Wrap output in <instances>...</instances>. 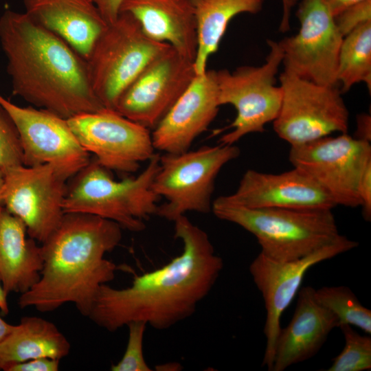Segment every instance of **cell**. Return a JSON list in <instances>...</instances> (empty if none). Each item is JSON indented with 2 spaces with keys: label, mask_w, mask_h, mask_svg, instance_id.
I'll return each instance as SVG.
<instances>
[{
  "label": "cell",
  "mask_w": 371,
  "mask_h": 371,
  "mask_svg": "<svg viewBox=\"0 0 371 371\" xmlns=\"http://www.w3.org/2000/svg\"><path fill=\"white\" fill-rule=\"evenodd\" d=\"M180 255L164 266L137 276L124 289L107 284L100 288L88 317L115 332L134 321L157 330L168 329L194 314L210 292L223 267L207 234L186 215L175 219Z\"/></svg>",
  "instance_id": "obj_1"
},
{
  "label": "cell",
  "mask_w": 371,
  "mask_h": 371,
  "mask_svg": "<svg viewBox=\"0 0 371 371\" xmlns=\"http://www.w3.org/2000/svg\"><path fill=\"white\" fill-rule=\"evenodd\" d=\"M0 45L13 95L66 120L106 109L93 91L86 60L25 12L2 14Z\"/></svg>",
  "instance_id": "obj_2"
},
{
  "label": "cell",
  "mask_w": 371,
  "mask_h": 371,
  "mask_svg": "<svg viewBox=\"0 0 371 371\" xmlns=\"http://www.w3.org/2000/svg\"><path fill=\"white\" fill-rule=\"evenodd\" d=\"M117 223L84 213H65L41 245L43 265L38 281L20 295L21 308L51 312L71 303L88 316L102 285L111 282L117 265L105 258L122 238Z\"/></svg>",
  "instance_id": "obj_3"
},
{
  "label": "cell",
  "mask_w": 371,
  "mask_h": 371,
  "mask_svg": "<svg viewBox=\"0 0 371 371\" xmlns=\"http://www.w3.org/2000/svg\"><path fill=\"white\" fill-rule=\"evenodd\" d=\"M212 211L218 218L252 234L260 253L278 261L305 257L341 236L332 210L249 208L218 196L212 202Z\"/></svg>",
  "instance_id": "obj_4"
},
{
  "label": "cell",
  "mask_w": 371,
  "mask_h": 371,
  "mask_svg": "<svg viewBox=\"0 0 371 371\" xmlns=\"http://www.w3.org/2000/svg\"><path fill=\"white\" fill-rule=\"evenodd\" d=\"M160 155L155 153L135 177L114 179L95 159L81 169L67 185L64 213H84L111 220L122 229L142 232L145 221L156 214L160 199L152 185L159 168Z\"/></svg>",
  "instance_id": "obj_5"
},
{
  "label": "cell",
  "mask_w": 371,
  "mask_h": 371,
  "mask_svg": "<svg viewBox=\"0 0 371 371\" xmlns=\"http://www.w3.org/2000/svg\"><path fill=\"white\" fill-rule=\"evenodd\" d=\"M170 46L148 38L131 14L120 12L96 38L85 59L91 87L104 108L115 111L124 89Z\"/></svg>",
  "instance_id": "obj_6"
},
{
  "label": "cell",
  "mask_w": 371,
  "mask_h": 371,
  "mask_svg": "<svg viewBox=\"0 0 371 371\" xmlns=\"http://www.w3.org/2000/svg\"><path fill=\"white\" fill-rule=\"evenodd\" d=\"M240 153L234 144H219L160 155L152 188L166 202L158 205L156 215L174 221L188 212L209 213L218 174Z\"/></svg>",
  "instance_id": "obj_7"
},
{
  "label": "cell",
  "mask_w": 371,
  "mask_h": 371,
  "mask_svg": "<svg viewBox=\"0 0 371 371\" xmlns=\"http://www.w3.org/2000/svg\"><path fill=\"white\" fill-rule=\"evenodd\" d=\"M267 44L269 53L262 65L216 71L220 105L231 104L237 112L226 127L231 131L221 136L220 144L234 145L248 134L262 133L278 115L282 89L276 85V76L283 52L278 42L268 40Z\"/></svg>",
  "instance_id": "obj_8"
},
{
  "label": "cell",
  "mask_w": 371,
  "mask_h": 371,
  "mask_svg": "<svg viewBox=\"0 0 371 371\" xmlns=\"http://www.w3.org/2000/svg\"><path fill=\"white\" fill-rule=\"evenodd\" d=\"M279 80L282 98L273 124L280 138L294 146L335 132L348 133L349 112L337 86L319 85L285 71Z\"/></svg>",
  "instance_id": "obj_9"
},
{
  "label": "cell",
  "mask_w": 371,
  "mask_h": 371,
  "mask_svg": "<svg viewBox=\"0 0 371 371\" xmlns=\"http://www.w3.org/2000/svg\"><path fill=\"white\" fill-rule=\"evenodd\" d=\"M289 159L324 189L337 206L360 205L357 188L363 170L371 162L370 142L348 133L328 135L291 146Z\"/></svg>",
  "instance_id": "obj_10"
},
{
  "label": "cell",
  "mask_w": 371,
  "mask_h": 371,
  "mask_svg": "<svg viewBox=\"0 0 371 371\" xmlns=\"http://www.w3.org/2000/svg\"><path fill=\"white\" fill-rule=\"evenodd\" d=\"M3 173V205L24 223L30 238L43 243L65 214L63 203L71 175L52 164L16 166Z\"/></svg>",
  "instance_id": "obj_11"
},
{
  "label": "cell",
  "mask_w": 371,
  "mask_h": 371,
  "mask_svg": "<svg viewBox=\"0 0 371 371\" xmlns=\"http://www.w3.org/2000/svg\"><path fill=\"white\" fill-rule=\"evenodd\" d=\"M298 32L278 43L284 71L315 83L337 86L338 58L344 36L322 0H302L296 12Z\"/></svg>",
  "instance_id": "obj_12"
},
{
  "label": "cell",
  "mask_w": 371,
  "mask_h": 371,
  "mask_svg": "<svg viewBox=\"0 0 371 371\" xmlns=\"http://www.w3.org/2000/svg\"><path fill=\"white\" fill-rule=\"evenodd\" d=\"M197 76L194 61L172 46L155 58L119 97L115 111L153 129Z\"/></svg>",
  "instance_id": "obj_13"
},
{
  "label": "cell",
  "mask_w": 371,
  "mask_h": 371,
  "mask_svg": "<svg viewBox=\"0 0 371 371\" xmlns=\"http://www.w3.org/2000/svg\"><path fill=\"white\" fill-rule=\"evenodd\" d=\"M67 122L84 150L109 170L135 172L155 154L150 129L113 110L80 114Z\"/></svg>",
  "instance_id": "obj_14"
},
{
  "label": "cell",
  "mask_w": 371,
  "mask_h": 371,
  "mask_svg": "<svg viewBox=\"0 0 371 371\" xmlns=\"http://www.w3.org/2000/svg\"><path fill=\"white\" fill-rule=\"evenodd\" d=\"M357 241L341 235L335 242L299 259L278 261L260 253L251 262L249 272L262 294L266 308L264 333L266 347L262 366L271 371L280 320L302 285L306 273L313 266L358 246Z\"/></svg>",
  "instance_id": "obj_15"
},
{
  "label": "cell",
  "mask_w": 371,
  "mask_h": 371,
  "mask_svg": "<svg viewBox=\"0 0 371 371\" xmlns=\"http://www.w3.org/2000/svg\"><path fill=\"white\" fill-rule=\"evenodd\" d=\"M0 104L18 130L23 165L52 164L72 178L91 161L90 154L78 142L67 120L43 109L18 106L1 94Z\"/></svg>",
  "instance_id": "obj_16"
},
{
  "label": "cell",
  "mask_w": 371,
  "mask_h": 371,
  "mask_svg": "<svg viewBox=\"0 0 371 371\" xmlns=\"http://www.w3.org/2000/svg\"><path fill=\"white\" fill-rule=\"evenodd\" d=\"M221 106L216 70L197 75L160 122L153 129L155 150L187 151L214 121Z\"/></svg>",
  "instance_id": "obj_17"
},
{
  "label": "cell",
  "mask_w": 371,
  "mask_h": 371,
  "mask_svg": "<svg viewBox=\"0 0 371 371\" xmlns=\"http://www.w3.org/2000/svg\"><path fill=\"white\" fill-rule=\"evenodd\" d=\"M221 197L249 208L332 210L337 206L324 189L294 167L279 174L247 170L236 191Z\"/></svg>",
  "instance_id": "obj_18"
},
{
  "label": "cell",
  "mask_w": 371,
  "mask_h": 371,
  "mask_svg": "<svg viewBox=\"0 0 371 371\" xmlns=\"http://www.w3.org/2000/svg\"><path fill=\"white\" fill-rule=\"evenodd\" d=\"M315 290L310 286L299 289L291 320L278 334L271 371H283L313 357L339 327L336 316L316 300Z\"/></svg>",
  "instance_id": "obj_19"
},
{
  "label": "cell",
  "mask_w": 371,
  "mask_h": 371,
  "mask_svg": "<svg viewBox=\"0 0 371 371\" xmlns=\"http://www.w3.org/2000/svg\"><path fill=\"white\" fill-rule=\"evenodd\" d=\"M120 12L131 14L148 38L168 43L194 62L197 31L194 9L189 0H124Z\"/></svg>",
  "instance_id": "obj_20"
},
{
  "label": "cell",
  "mask_w": 371,
  "mask_h": 371,
  "mask_svg": "<svg viewBox=\"0 0 371 371\" xmlns=\"http://www.w3.org/2000/svg\"><path fill=\"white\" fill-rule=\"evenodd\" d=\"M25 12L85 59L107 23L91 0H23Z\"/></svg>",
  "instance_id": "obj_21"
},
{
  "label": "cell",
  "mask_w": 371,
  "mask_h": 371,
  "mask_svg": "<svg viewBox=\"0 0 371 371\" xmlns=\"http://www.w3.org/2000/svg\"><path fill=\"white\" fill-rule=\"evenodd\" d=\"M27 235L24 223L0 206V282L8 295L27 291L41 276V246Z\"/></svg>",
  "instance_id": "obj_22"
},
{
  "label": "cell",
  "mask_w": 371,
  "mask_h": 371,
  "mask_svg": "<svg viewBox=\"0 0 371 371\" xmlns=\"http://www.w3.org/2000/svg\"><path fill=\"white\" fill-rule=\"evenodd\" d=\"M70 350L69 341L53 322L25 316L0 343V370L36 358L60 360Z\"/></svg>",
  "instance_id": "obj_23"
},
{
  "label": "cell",
  "mask_w": 371,
  "mask_h": 371,
  "mask_svg": "<svg viewBox=\"0 0 371 371\" xmlns=\"http://www.w3.org/2000/svg\"><path fill=\"white\" fill-rule=\"evenodd\" d=\"M193 7L198 47L194 67L197 75L204 74L209 57L215 53L230 21L242 13L257 14L265 0H189Z\"/></svg>",
  "instance_id": "obj_24"
},
{
  "label": "cell",
  "mask_w": 371,
  "mask_h": 371,
  "mask_svg": "<svg viewBox=\"0 0 371 371\" xmlns=\"http://www.w3.org/2000/svg\"><path fill=\"white\" fill-rule=\"evenodd\" d=\"M337 81L341 93L364 82L371 91V21L344 37L339 50Z\"/></svg>",
  "instance_id": "obj_25"
},
{
  "label": "cell",
  "mask_w": 371,
  "mask_h": 371,
  "mask_svg": "<svg viewBox=\"0 0 371 371\" xmlns=\"http://www.w3.org/2000/svg\"><path fill=\"white\" fill-rule=\"evenodd\" d=\"M317 302L333 313L341 324L355 326L371 335V311L346 286H323L315 290Z\"/></svg>",
  "instance_id": "obj_26"
},
{
  "label": "cell",
  "mask_w": 371,
  "mask_h": 371,
  "mask_svg": "<svg viewBox=\"0 0 371 371\" xmlns=\"http://www.w3.org/2000/svg\"><path fill=\"white\" fill-rule=\"evenodd\" d=\"M345 345L327 371H364L371 369V337L361 335L348 324H341Z\"/></svg>",
  "instance_id": "obj_27"
},
{
  "label": "cell",
  "mask_w": 371,
  "mask_h": 371,
  "mask_svg": "<svg viewBox=\"0 0 371 371\" xmlns=\"http://www.w3.org/2000/svg\"><path fill=\"white\" fill-rule=\"evenodd\" d=\"M128 341L121 359L111 367L112 371H151L146 363L143 350L147 324L142 321L128 323Z\"/></svg>",
  "instance_id": "obj_28"
},
{
  "label": "cell",
  "mask_w": 371,
  "mask_h": 371,
  "mask_svg": "<svg viewBox=\"0 0 371 371\" xmlns=\"http://www.w3.org/2000/svg\"><path fill=\"white\" fill-rule=\"evenodd\" d=\"M23 165V150L16 126L8 111L0 104V168Z\"/></svg>",
  "instance_id": "obj_29"
},
{
  "label": "cell",
  "mask_w": 371,
  "mask_h": 371,
  "mask_svg": "<svg viewBox=\"0 0 371 371\" xmlns=\"http://www.w3.org/2000/svg\"><path fill=\"white\" fill-rule=\"evenodd\" d=\"M335 23L344 37L360 25L371 21V0H364L334 17Z\"/></svg>",
  "instance_id": "obj_30"
},
{
  "label": "cell",
  "mask_w": 371,
  "mask_h": 371,
  "mask_svg": "<svg viewBox=\"0 0 371 371\" xmlns=\"http://www.w3.org/2000/svg\"><path fill=\"white\" fill-rule=\"evenodd\" d=\"M357 194L362 210L363 218L367 221L371 220V162L366 167L360 178Z\"/></svg>",
  "instance_id": "obj_31"
},
{
  "label": "cell",
  "mask_w": 371,
  "mask_h": 371,
  "mask_svg": "<svg viewBox=\"0 0 371 371\" xmlns=\"http://www.w3.org/2000/svg\"><path fill=\"white\" fill-rule=\"evenodd\" d=\"M60 360L47 357L30 359L6 366L3 371H58Z\"/></svg>",
  "instance_id": "obj_32"
},
{
  "label": "cell",
  "mask_w": 371,
  "mask_h": 371,
  "mask_svg": "<svg viewBox=\"0 0 371 371\" xmlns=\"http://www.w3.org/2000/svg\"><path fill=\"white\" fill-rule=\"evenodd\" d=\"M97 7L107 24L113 23L118 17L120 8L124 0H91Z\"/></svg>",
  "instance_id": "obj_33"
},
{
  "label": "cell",
  "mask_w": 371,
  "mask_h": 371,
  "mask_svg": "<svg viewBox=\"0 0 371 371\" xmlns=\"http://www.w3.org/2000/svg\"><path fill=\"white\" fill-rule=\"evenodd\" d=\"M354 137L368 142L371 141V117L368 113H361L357 117V128Z\"/></svg>",
  "instance_id": "obj_34"
},
{
  "label": "cell",
  "mask_w": 371,
  "mask_h": 371,
  "mask_svg": "<svg viewBox=\"0 0 371 371\" xmlns=\"http://www.w3.org/2000/svg\"><path fill=\"white\" fill-rule=\"evenodd\" d=\"M364 0H322L323 3L333 17L346 9Z\"/></svg>",
  "instance_id": "obj_35"
},
{
  "label": "cell",
  "mask_w": 371,
  "mask_h": 371,
  "mask_svg": "<svg viewBox=\"0 0 371 371\" xmlns=\"http://www.w3.org/2000/svg\"><path fill=\"white\" fill-rule=\"evenodd\" d=\"M283 7L282 20L280 24V31L287 32L290 28V15L292 8L299 0H281Z\"/></svg>",
  "instance_id": "obj_36"
},
{
  "label": "cell",
  "mask_w": 371,
  "mask_h": 371,
  "mask_svg": "<svg viewBox=\"0 0 371 371\" xmlns=\"http://www.w3.org/2000/svg\"><path fill=\"white\" fill-rule=\"evenodd\" d=\"M14 325L6 322L0 316V343L12 332Z\"/></svg>",
  "instance_id": "obj_37"
},
{
  "label": "cell",
  "mask_w": 371,
  "mask_h": 371,
  "mask_svg": "<svg viewBox=\"0 0 371 371\" xmlns=\"http://www.w3.org/2000/svg\"><path fill=\"white\" fill-rule=\"evenodd\" d=\"M8 295L0 282V311L4 315H7L10 312Z\"/></svg>",
  "instance_id": "obj_38"
},
{
  "label": "cell",
  "mask_w": 371,
  "mask_h": 371,
  "mask_svg": "<svg viewBox=\"0 0 371 371\" xmlns=\"http://www.w3.org/2000/svg\"><path fill=\"white\" fill-rule=\"evenodd\" d=\"M4 188V173L0 168V206L3 205V194Z\"/></svg>",
  "instance_id": "obj_39"
}]
</instances>
